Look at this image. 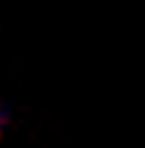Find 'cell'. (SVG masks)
<instances>
[{
  "mask_svg": "<svg viewBox=\"0 0 145 148\" xmlns=\"http://www.w3.org/2000/svg\"><path fill=\"white\" fill-rule=\"evenodd\" d=\"M0 127H3V113H0Z\"/></svg>",
  "mask_w": 145,
  "mask_h": 148,
  "instance_id": "1",
  "label": "cell"
}]
</instances>
